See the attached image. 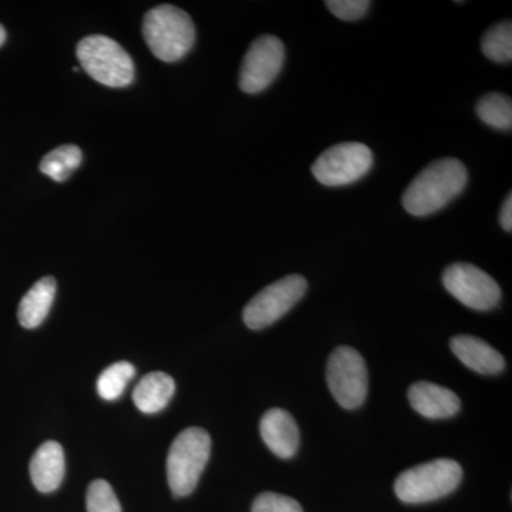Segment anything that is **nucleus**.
Here are the masks:
<instances>
[{
    "instance_id": "nucleus-10",
    "label": "nucleus",
    "mask_w": 512,
    "mask_h": 512,
    "mask_svg": "<svg viewBox=\"0 0 512 512\" xmlns=\"http://www.w3.org/2000/svg\"><path fill=\"white\" fill-rule=\"evenodd\" d=\"M285 62V46L278 37H258L249 46L239 72V87L242 92L256 94L264 92L281 73Z\"/></svg>"
},
{
    "instance_id": "nucleus-18",
    "label": "nucleus",
    "mask_w": 512,
    "mask_h": 512,
    "mask_svg": "<svg viewBox=\"0 0 512 512\" xmlns=\"http://www.w3.org/2000/svg\"><path fill=\"white\" fill-rule=\"evenodd\" d=\"M477 116L487 126L497 130H511L512 127V103L508 96L500 93L485 94L478 100Z\"/></svg>"
},
{
    "instance_id": "nucleus-25",
    "label": "nucleus",
    "mask_w": 512,
    "mask_h": 512,
    "mask_svg": "<svg viewBox=\"0 0 512 512\" xmlns=\"http://www.w3.org/2000/svg\"><path fill=\"white\" fill-rule=\"evenodd\" d=\"M5 40H6V30H5V28H3L2 25H0V46H2L3 43H5Z\"/></svg>"
},
{
    "instance_id": "nucleus-11",
    "label": "nucleus",
    "mask_w": 512,
    "mask_h": 512,
    "mask_svg": "<svg viewBox=\"0 0 512 512\" xmlns=\"http://www.w3.org/2000/svg\"><path fill=\"white\" fill-rule=\"evenodd\" d=\"M262 440L275 456L291 458L299 447V429L292 414L282 409H271L261 420Z\"/></svg>"
},
{
    "instance_id": "nucleus-1",
    "label": "nucleus",
    "mask_w": 512,
    "mask_h": 512,
    "mask_svg": "<svg viewBox=\"0 0 512 512\" xmlns=\"http://www.w3.org/2000/svg\"><path fill=\"white\" fill-rule=\"evenodd\" d=\"M467 183L466 165L457 158H441L427 165L404 191V210L414 217H427L456 200Z\"/></svg>"
},
{
    "instance_id": "nucleus-5",
    "label": "nucleus",
    "mask_w": 512,
    "mask_h": 512,
    "mask_svg": "<svg viewBox=\"0 0 512 512\" xmlns=\"http://www.w3.org/2000/svg\"><path fill=\"white\" fill-rule=\"evenodd\" d=\"M77 57L86 73L104 86L126 87L134 80L133 60L110 37H84L77 45Z\"/></svg>"
},
{
    "instance_id": "nucleus-12",
    "label": "nucleus",
    "mask_w": 512,
    "mask_h": 512,
    "mask_svg": "<svg viewBox=\"0 0 512 512\" xmlns=\"http://www.w3.org/2000/svg\"><path fill=\"white\" fill-rule=\"evenodd\" d=\"M409 402L417 413L427 419H448L461 407L456 393L430 382L414 383L409 389Z\"/></svg>"
},
{
    "instance_id": "nucleus-22",
    "label": "nucleus",
    "mask_w": 512,
    "mask_h": 512,
    "mask_svg": "<svg viewBox=\"0 0 512 512\" xmlns=\"http://www.w3.org/2000/svg\"><path fill=\"white\" fill-rule=\"evenodd\" d=\"M252 512H303L301 504L286 495L259 494L252 504Z\"/></svg>"
},
{
    "instance_id": "nucleus-19",
    "label": "nucleus",
    "mask_w": 512,
    "mask_h": 512,
    "mask_svg": "<svg viewBox=\"0 0 512 512\" xmlns=\"http://www.w3.org/2000/svg\"><path fill=\"white\" fill-rule=\"evenodd\" d=\"M481 50L485 57L495 63H510L512 60L511 20H504L484 33Z\"/></svg>"
},
{
    "instance_id": "nucleus-8",
    "label": "nucleus",
    "mask_w": 512,
    "mask_h": 512,
    "mask_svg": "<svg viewBox=\"0 0 512 512\" xmlns=\"http://www.w3.org/2000/svg\"><path fill=\"white\" fill-rule=\"evenodd\" d=\"M308 291V282L301 275L279 279L256 293L244 309V322L249 329L268 328L291 311Z\"/></svg>"
},
{
    "instance_id": "nucleus-6",
    "label": "nucleus",
    "mask_w": 512,
    "mask_h": 512,
    "mask_svg": "<svg viewBox=\"0 0 512 512\" xmlns=\"http://www.w3.org/2000/svg\"><path fill=\"white\" fill-rule=\"evenodd\" d=\"M326 379L333 399L353 410L365 403L369 390V376L363 356L349 346L333 350L328 360Z\"/></svg>"
},
{
    "instance_id": "nucleus-21",
    "label": "nucleus",
    "mask_w": 512,
    "mask_h": 512,
    "mask_svg": "<svg viewBox=\"0 0 512 512\" xmlns=\"http://www.w3.org/2000/svg\"><path fill=\"white\" fill-rule=\"evenodd\" d=\"M87 512H123L119 498L111 485L104 480L90 484L86 497Z\"/></svg>"
},
{
    "instance_id": "nucleus-16",
    "label": "nucleus",
    "mask_w": 512,
    "mask_h": 512,
    "mask_svg": "<svg viewBox=\"0 0 512 512\" xmlns=\"http://www.w3.org/2000/svg\"><path fill=\"white\" fill-rule=\"evenodd\" d=\"M175 382L164 372L146 375L134 389L133 400L137 409L146 414L161 412L173 399Z\"/></svg>"
},
{
    "instance_id": "nucleus-9",
    "label": "nucleus",
    "mask_w": 512,
    "mask_h": 512,
    "mask_svg": "<svg viewBox=\"0 0 512 512\" xmlns=\"http://www.w3.org/2000/svg\"><path fill=\"white\" fill-rule=\"evenodd\" d=\"M443 285L458 302L474 311H490L501 301L500 286L476 265L458 262L448 266Z\"/></svg>"
},
{
    "instance_id": "nucleus-14",
    "label": "nucleus",
    "mask_w": 512,
    "mask_h": 512,
    "mask_svg": "<svg viewBox=\"0 0 512 512\" xmlns=\"http://www.w3.org/2000/svg\"><path fill=\"white\" fill-rule=\"evenodd\" d=\"M66 473L63 447L56 441H46L37 448L30 461V478L40 493H53L62 484Z\"/></svg>"
},
{
    "instance_id": "nucleus-13",
    "label": "nucleus",
    "mask_w": 512,
    "mask_h": 512,
    "mask_svg": "<svg viewBox=\"0 0 512 512\" xmlns=\"http://www.w3.org/2000/svg\"><path fill=\"white\" fill-rule=\"evenodd\" d=\"M450 348L461 363L480 375H498L504 370L503 355L476 336H454L451 339Z\"/></svg>"
},
{
    "instance_id": "nucleus-7",
    "label": "nucleus",
    "mask_w": 512,
    "mask_h": 512,
    "mask_svg": "<svg viewBox=\"0 0 512 512\" xmlns=\"http://www.w3.org/2000/svg\"><path fill=\"white\" fill-rule=\"evenodd\" d=\"M373 165V153L362 143H340L323 151L312 174L326 187H345L362 180Z\"/></svg>"
},
{
    "instance_id": "nucleus-15",
    "label": "nucleus",
    "mask_w": 512,
    "mask_h": 512,
    "mask_svg": "<svg viewBox=\"0 0 512 512\" xmlns=\"http://www.w3.org/2000/svg\"><path fill=\"white\" fill-rule=\"evenodd\" d=\"M56 296V279L53 276L37 281L20 301L18 318L26 329H35L42 325L49 315Z\"/></svg>"
},
{
    "instance_id": "nucleus-17",
    "label": "nucleus",
    "mask_w": 512,
    "mask_h": 512,
    "mask_svg": "<svg viewBox=\"0 0 512 512\" xmlns=\"http://www.w3.org/2000/svg\"><path fill=\"white\" fill-rule=\"evenodd\" d=\"M82 160V150L74 144H66V146L57 147L56 150L50 151L43 157L40 171L57 183H62L82 164Z\"/></svg>"
},
{
    "instance_id": "nucleus-2",
    "label": "nucleus",
    "mask_w": 512,
    "mask_h": 512,
    "mask_svg": "<svg viewBox=\"0 0 512 512\" xmlns=\"http://www.w3.org/2000/svg\"><path fill=\"white\" fill-rule=\"evenodd\" d=\"M143 35L153 55L163 62L183 59L195 43L190 15L173 5H160L146 13Z\"/></svg>"
},
{
    "instance_id": "nucleus-23",
    "label": "nucleus",
    "mask_w": 512,
    "mask_h": 512,
    "mask_svg": "<svg viewBox=\"0 0 512 512\" xmlns=\"http://www.w3.org/2000/svg\"><path fill=\"white\" fill-rule=\"evenodd\" d=\"M325 5L336 18L346 20V22H355V20L365 18L372 3L367 0H328Z\"/></svg>"
},
{
    "instance_id": "nucleus-20",
    "label": "nucleus",
    "mask_w": 512,
    "mask_h": 512,
    "mask_svg": "<svg viewBox=\"0 0 512 512\" xmlns=\"http://www.w3.org/2000/svg\"><path fill=\"white\" fill-rule=\"evenodd\" d=\"M134 375H136V367L128 362H117L104 369L97 379V392L101 399L109 402L119 399Z\"/></svg>"
},
{
    "instance_id": "nucleus-4",
    "label": "nucleus",
    "mask_w": 512,
    "mask_h": 512,
    "mask_svg": "<svg viewBox=\"0 0 512 512\" xmlns=\"http://www.w3.org/2000/svg\"><path fill=\"white\" fill-rule=\"evenodd\" d=\"M211 456V437L200 427H190L178 434L167 457V478L177 497L190 495L200 481Z\"/></svg>"
},
{
    "instance_id": "nucleus-3",
    "label": "nucleus",
    "mask_w": 512,
    "mask_h": 512,
    "mask_svg": "<svg viewBox=\"0 0 512 512\" xmlns=\"http://www.w3.org/2000/svg\"><path fill=\"white\" fill-rule=\"evenodd\" d=\"M463 478V468L454 460L439 458L403 471L394 483V493L407 504H423L453 493Z\"/></svg>"
},
{
    "instance_id": "nucleus-24",
    "label": "nucleus",
    "mask_w": 512,
    "mask_h": 512,
    "mask_svg": "<svg viewBox=\"0 0 512 512\" xmlns=\"http://www.w3.org/2000/svg\"><path fill=\"white\" fill-rule=\"evenodd\" d=\"M500 222L501 227L505 229L507 232L512 231V195L508 194V197L505 198L503 208H501L500 212Z\"/></svg>"
}]
</instances>
